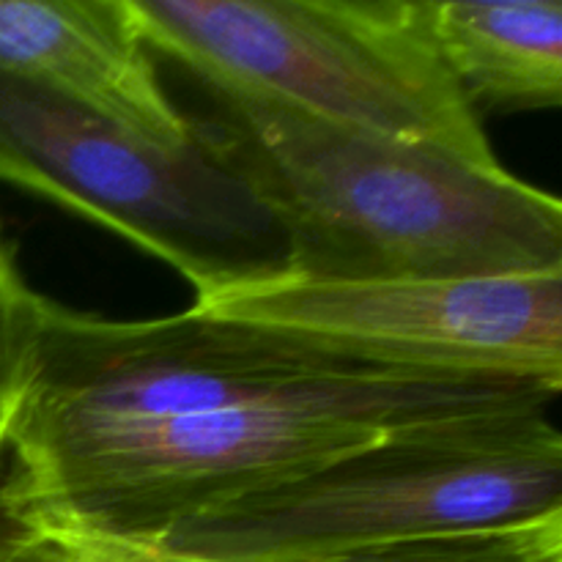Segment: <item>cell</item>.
Segmentation results:
<instances>
[{"label": "cell", "instance_id": "1", "mask_svg": "<svg viewBox=\"0 0 562 562\" xmlns=\"http://www.w3.org/2000/svg\"><path fill=\"white\" fill-rule=\"evenodd\" d=\"M206 140L289 239L291 280L393 283L562 269L554 195L431 143L212 91Z\"/></svg>", "mask_w": 562, "mask_h": 562}, {"label": "cell", "instance_id": "2", "mask_svg": "<svg viewBox=\"0 0 562 562\" xmlns=\"http://www.w3.org/2000/svg\"><path fill=\"white\" fill-rule=\"evenodd\" d=\"M562 390L497 373H412L291 390L206 415L9 453L0 481L44 514L132 547L376 439L445 417L552 409Z\"/></svg>", "mask_w": 562, "mask_h": 562}, {"label": "cell", "instance_id": "3", "mask_svg": "<svg viewBox=\"0 0 562 562\" xmlns=\"http://www.w3.org/2000/svg\"><path fill=\"white\" fill-rule=\"evenodd\" d=\"M554 514L562 437L541 406L398 428L137 549L159 562H307Z\"/></svg>", "mask_w": 562, "mask_h": 562}, {"label": "cell", "instance_id": "4", "mask_svg": "<svg viewBox=\"0 0 562 562\" xmlns=\"http://www.w3.org/2000/svg\"><path fill=\"white\" fill-rule=\"evenodd\" d=\"M126 9L146 47L209 91L499 168L483 119L428 36L420 0H126Z\"/></svg>", "mask_w": 562, "mask_h": 562}, {"label": "cell", "instance_id": "5", "mask_svg": "<svg viewBox=\"0 0 562 562\" xmlns=\"http://www.w3.org/2000/svg\"><path fill=\"white\" fill-rule=\"evenodd\" d=\"M0 181L157 256L195 289V305L294 278L280 223L198 130L181 148L154 146L5 69Z\"/></svg>", "mask_w": 562, "mask_h": 562}, {"label": "cell", "instance_id": "6", "mask_svg": "<svg viewBox=\"0 0 562 562\" xmlns=\"http://www.w3.org/2000/svg\"><path fill=\"white\" fill-rule=\"evenodd\" d=\"M344 340L426 371L497 373L562 390V269L393 283H283L192 305Z\"/></svg>", "mask_w": 562, "mask_h": 562}, {"label": "cell", "instance_id": "7", "mask_svg": "<svg viewBox=\"0 0 562 562\" xmlns=\"http://www.w3.org/2000/svg\"><path fill=\"white\" fill-rule=\"evenodd\" d=\"M0 69L162 148L195 140L165 93L126 0H0Z\"/></svg>", "mask_w": 562, "mask_h": 562}, {"label": "cell", "instance_id": "8", "mask_svg": "<svg viewBox=\"0 0 562 562\" xmlns=\"http://www.w3.org/2000/svg\"><path fill=\"white\" fill-rule=\"evenodd\" d=\"M428 36L470 108L562 104V0H420Z\"/></svg>", "mask_w": 562, "mask_h": 562}, {"label": "cell", "instance_id": "9", "mask_svg": "<svg viewBox=\"0 0 562 562\" xmlns=\"http://www.w3.org/2000/svg\"><path fill=\"white\" fill-rule=\"evenodd\" d=\"M307 562H562V514L527 525L415 538Z\"/></svg>", "mask_w": 562, "mask_h": 562}, {"label": "cell", "instance_id": "10", "mask_svg": "<svg viewBox=\"0 0 562 562\" xmlns=\"http://www.w3.org/2000/svg\"><path fill=\"white\" fill-rule=\"evenodd\" d=\"M0 562H157L132 543L97 536L33 508L0 481Z\"/></svg>", "mask_w": 562, "mask_h": 562}, {"label": "cell", "instance_id": "11", "mask_svg": "<svg viewBox=\"0 0 562 562\" xmlns=\"http://www.w3.org/2000/svg\"><path fill=\"white\" fill-rule=\"evenodd\" d=\"M38 302L42 296L27 289L0 239V472L9 459V445L25 401Z\"/></svg>", "mask_w": 562, "mask_h": 562}]
</instances>
